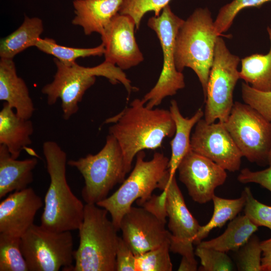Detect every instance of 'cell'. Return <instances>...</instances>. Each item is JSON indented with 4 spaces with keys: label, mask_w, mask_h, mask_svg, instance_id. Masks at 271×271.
I'll return each mask as SVG.
<instances>
[{
    "label": "cell",
    "mask_w": 271,
    "mask_h": 271,
    "mask_svg": "<svg viewBox=\"0 0 271 271\" xmlns=\"http://www.w3.org/2000/svg\"><path fill=\"white\" fill-rule=\"evenodd\" d=\"M171 0H123L118 13L130 16L139 30L141 21L146 14L153 12L159 16Z\"/></svg>",
    "instance_id": "f546056e"
},
{
    "label": "cell",
    "mask_w": 271,
    "mask_h": 271,
    "mask_svg": "<svg viewBox=\"0 0 271 271\" xmlns=\"http://www.w3.org/2000/svg\"><path fill=\"white\" fill-rule=\"evenodd\" d=\"M40 51L52 55L66 65H71L79 58L90 56H101L104 54L105 46L103 43L93 48H74L65 46L57 43L50 38H40L36 45Z\"/></svg>",
    "instance_id": "4316f807"
},
{
    "label": "cell",
    "mask_w": 271,
    "mask_h": 271,
    "mask_svg": "<svg viewBox=\"0 0 271 271\" xmlns=\"http://www.w3.org/2000/svg\"><path fill=\"white\" fill-rule=\"evenodd\" d=\"M67 165L76 168L83 176L85 185L81 196L87 204H96L107 198L117 184L124 181L127 174L121 149L109 133L104 146L97 154L70 160Z\"/></svg>",
    "instance_id": "52a82bcc"
},
{
    "label": "cell",
    "mask_w": 271,
    "mask_h": 271,
    "mask_svg": "<svg viewBox=\"0 0 271 271\" xmlns=\"http://www.w3.org/2000/svg\"><path fill=\"white\" fill-rule=\"evenodd\" d=\"M169 111L176 127L174 138L170 142L171 156L169 159V170L170 177H172L175 176L183 158L191 150V130L204 116V111L200 108L190 118L184 117L175 100L171 101Z\"/></svg>",
    "instance_id": "7402d4cb"
},
{
    "label": "cell",
    "mask_w": 271,
    "mask_h": 271,
    "mask_svg": "<svg viewBox=\"0 0 271 271\" xmlns=\"http://www.w3.org/2000/svg\"><path fill=\"white\" fill-rule=\"evenodd\" d=\"M105 122L112 124L109 133L116 139L121 149L127 173L139 152L161 147L164 139L174 136L176 129L169 110L149 108L138 98Z\"/></svg>",
    "instance_id": "6da1fadb"
},
{
    "label": "cell",
    "mask_w": 271,
    "mask_h": 271,
    "mask_svg": "<svg viewBox=\"0 0 271 271\" xmlns=\"http://www.w3.org/2000/svg\"><path fill=\"white\" fill-rule=\"evenodd\" d=\"M108 211L86 203L79 231V244L74 252L73 271H116L118 230Z\"/></svg>",
    "instance_id": "5b68a950"
},
{
    "label": "cell",
    "mask_w": 271,
    "mask_h": 271,
    "mask_svg": "<svg viewBox=\"0 0 271 271\" xmlns=\"http://www.w3.org/2000/svg\"><path fill=\"white\" fill-rule=\"evenodd\" d=\"M167 191L165 189L159 195L152 194L148 200L137 204L156 217L162 222L166 223L168 214L166 208Z\"/></svg>",
    "instance_id": "d590c367"
},
{
    "label": "cell",
    "mask_w": 271,
    "mask_h": 271,
    "mask_svg": "<svg viewBox=\"0 0 271 271\" xmlns=\"http://www.w3.org/2000/svg\"><path fill=\"white\" fill-rule=\"evenodd\" d=\"M13 109L5 102L0 111V145L18 159L22 151L32 144L34 127L30 119L21 117Z\"/></svg>",
    "instance_id": "44dd1931"
},
{
    "label": "cell",
    "mask_w": 271,
    "mask_h": 271,
    "mask_svg": "<svg viewBox=\"0 0 271 271\" xmlns=\"http://www.w3.org/2000/svg\"><path fill=\"white\" fill-rule=\"evenodd\" d=\"M270 2L271 0H233L221 8L214 21L216 33L220 36L226 32L231 26L235 17L243 9L258 7Z\"/></svg>",
    "instance_id": "4dcf8cb0"
},
{
    "label": "cell",
    "mask_w": 271,
    "mask_h": 271,
    "mask_svg": "<svg viewBox=\"0 0 271 271\" xmlns=\"http://www.w3.org/2000/svg\"><path fill=\"white\" fill-rule=\"evenodd\" d=\"M136 255L121 237L116 252V271H136Z\"/></svg>",
    "instance_id": "74e56055"
},
{
    "label": "cell",
    "mask_w": 271,
    "mask_h": 271,
    "mask_svg": "<svg viewBox=\"0 0 271 271\" xmlns=\"http://www.w3.org/2000/svg\"><path fill=\"white\" fill-rule=\"evenodd\" d=\"M165 224L143 207L131 206L122 218L119 230L123 240L137 255L170 239L171 233Z\"/></svg>",
    "instance_id": "2e32d148"
},
{
    "label": "cell",
    "mask_w": 271,
    "mask_h": 271,
    "mask_svg": "<svg viewBox=\"0 0 271 271\" xmlns=\"http://www.w3.org/2000/svg\"><path fill=\"white\" fill-rule=\"evenodd\" d=\"M212 200L214 204L212 216L206 224L201 226L194 244H199L214 228L221 227L226 222L236 217L244 208L245 197L243 192L239 198L234 199L222 198L214 195Z\"/></svg>",
    "instance_id": "484cf974"
},
{
    "label": "cell",
    "mask_w": 271,
    "mask_h": 271,
    "mask_svg": "<svg viewBox=\"0 0 271 271\" xmlns=\"http://www.w3.org/2000/svg\"><path fill=\"white\" fill-rule=\"evenodd\" d=\"M267 31L270 40L269 52L266 54H254L241 60L240 79L253 88L261 91L271 90V27Z\"/></svg>",
    "instance_id": "d4e9b609"
},
{
    "label": "cell",
    "mask_w": 271,
    "mask_h": 271,
    "mask_svg": "<svg viewBox=\"0 0 271 271\" xmlns=\"http://www.w3.org/2000/svg\"><path fill=\"white\" fill-rule=\"evenodd\" d=\"M164 189L167 191L170 251L181 255L183 260L196 263L193 244L201 225L187 208L175 176L170 177Z\"/></svg>",
    "instance_id": "7c38bea8"
},
{
    "label": "cell",
    "mask_w": 271,
    "mask_h": 271,
    "mask_svg": "<svg viewBox=\"0 0 271 271\" xmlns=\"http://www.w3.org/2000/svg\"><path fill=\"white\" fill-rule=\"evenodd\" d=\"M133 19L126 15L117 14L101 36L105 46L106 62L125 70L135 67L144 60L134 36Z\"/></svg>",
    "instance_id": "9a60e30c"
},
{
    "label": "cell",
    "mask_w": 271,
    "mask_h": 271,
    "mask_svg": "<svg viewBox=\"0 0 271 271\" xmlns=\"http://www.w3.org/2000/svg\"><path fill=\"white\" fill-rule=\"evenodd\" d=\"M136 157L135 166L120 187L111 196L96 204L110 214L118 231L122 218L133 203L136 201L138 204L148 200L156 189L162 190L170 176L169 159L163 153L155 152L149 161L145 160L146 154L143 151Z\"/></svg>",
    "instance_id": "8992f818"
},
{
    "label": "cell",
    "mask_w": 271,
    "mask_h": 271,
    "mask_svg": "<svg viewBox=\"0 0 271 271\" xmlns=\"http://www.w3.org/2000/svg\"><path fill=\"white\" fill-rule=\"evenodd\" d=\"M239 58L232 54L220 36L217 39L207 84L204 119L209 123L225 122L233 102V91L240 79Z\"/></svg>",
    "instance_id": "30bf717a"
},
{
    "label": "cell",
    "mask_w": 271,
    "mask_h": 271,
    "mask_svg": "<svg viewBox=\"0 0 271 271\" xmlns=\"http://www.w3.org/2000/svg\"><path fill=\"white\" fill-rule=\"evenodd\" d=\"M0 100L8 104L19 116L25 119H30L35 111L28 86L18 75L13 59L1 58Z\"/></svg>",
    "instance_id": "ac0fdd59"
},
{
    "label": "cell",
    "mask_w": 271,
    "mask_h": 271,
    "mask_svg": "<svg viewBox=\"0 0 271 271\" xmlns=\"http://www.w3.org/2000/svg\"><path fill=\"white\" fill-rule=\"evenodd\" d=\"M41 198L30 187L11 193L0 203V233L21 237L33 225Z\"/></svg>",
    "instance_id": "e0dca14e"
},
{
    "label": "cell",
    "mask_w": 271,
    "mask_h": 271,
    "mask_svg": "<svg viewBox=\"0 0 271 271\" xmlns=\"http://www.w3.org/2000/svg\"><path fill=\"white\" fill-rule=\"evenodd\" d=\"M219 36L209 9L199 8L184 21L175 38L176 68L181 72L186 67L194 71L201 84L204 98Z\"/></svg>",
    "instance_id": "277c9868"
},
{
    "label": "cell",
    "mask_w": 271,
    "mask_h": 271,
    "mask_svg": "<svg viewBox=\"0 0 271 271\" xmlns=\"http://www.w3.org/2000/svg\"><path fill=\"white\" fill-rule=\"evenodd\" d=\"M184 20L175 15L167 5L158 16L148 20V27L156 33L163 55V68L155 85L142 99L149 108L160 105L167 96H173L185 86L182 72L176 68L174 59L175 38Z\"/></svg>",
    "instance_id": "9c48e42d"
},
{
    "label": "cell",
    "mask_w": 271,
    "mask_h": 271,
    "mask_svg": "<svg viewBox=\"0 0 271 271\" xmlns=\"http://www.w3.org/2000/svg\"><path fill=\"white\" fill-rule=\"evenodd\" d=\"M224 124L243 157L259 165L268 164L270 121L249 105L236 101Z\"/></svg>",
    "instance_id": "8fae6325"
},
{
    "label": "cell",
    "mask_w": 271,
    "mask_h": 271,
    "mask_svg": "<svg viewBox=\"0 0 271 271\" xmlns=\"http://www.w3.org/2000/svg\"><path fill=\"white\" fill-rule=\"evenodd\" d=\"M241 96L244 103L271 122V90L259 91L243 82L241 85Z\"/></svg>",
    "instance_id": "e575fe53"
},
{
    "label": "cell",
    "mask_w": 271,
    "mask_h": 271,
    "mask_svg": "<svg viewBox=\"0 0 271 271\" xmlns=\"http://www.w3.org/2000/svg\"><path fill=\"white\" fill-rule=\"evenodd\" d=\"M21 247L29 271L73 270L70 231H53L34 224L21 236Z\"/></svg>",
    "instance_id": "ba28073f"
},
{
    "label": "cell",
    "mask_w": 271,
    "mask_h": 271,
    "mask_svg": "<svg viewBox=\"0 0 271 271\" xmlns=\"http://www.w3.org/2000/svg\"><path fill=\"white\" fill-rule=\"evenodd\" d=\"M245 215L231 220L225 231L220 236L207 241H202L197 245L224 252L237 251L258 229Z\"/></svg>",
    "instance_id": "cb8c5ba5"
},
{
    "label": "cell",
    "mask_w": 271,
    "mask_h": 271,
    "mask_svg": "<svg viewBox=\"0 0 271 271\" xmlns=\"http://www.w3.org/2000/svg\"><path fill=\"white\" fill-rule=\"evenodd\" d=\"M236 264L238 270L261 271V254L260 241L252 235L238 250Z\"/></svg>",
    "instance_id": "1f68e13d"
},
{
    "label": "cell",
    "mask_w": 271,
    "mask_h": 271,
    "mask_svg": "<svg viewBox=\"0 0 271 271\" xmlns=\"http://www.w3.org/2000/svg\"><path fill=\"white\" fill-rule=\"evenodd\" d=\"M44 31L42 19L25 16L21 26L0 41V57L13 59L20 53L35 46Z\"/></svg>",
    "instance_id": "603a6c76"
},
{
    "label": "cell",
    "mask_w": 271,
    "mask_h": 271,
    "mask_svg": "<svg viewBox=\"0 0 271 271\" xmlns=\"http://www.w3.org/2000/svg\"><path fill=\"white\" fill-rule=\"evenodd\" d=\"M170 239L159 247L136 255V271H172Z\"/></svg>",
    "instance_id": "f1b7e54d"
},
{
    "label": "cell",
    "mask_w": 271,
    "mask_h": 271,
    "mask_svg": "<svg viewBox=\"0 0 271 271\" xmlns=\"http://www.w3.org/2000/svg\"><path fill=\"white\" fill-rule=\"evenodd\" d=\"M0 271H29L21 237L0 233Z\"/></svg>",
    "instance_id": "83f0119b"
},
{
    "label": "cell",
    "mask_w": 271,
    "mask_h": 271,
    "mask_svg": "<svg viewBox=\"0 0 271 271\" xmlns=\"http://www.w3.org/2000/svg\"><path fill=\"white\" fill-rule=\"evenodd\" d=\"M56 72L53 81L44 85L41 92L47 96V103L52 105L58 99L61 101L63 117L68 120L77 112L78 104L85 92L96 81V76H103L112 84L121 83L127 91L132 86L122 70L115 65L104 61L99 65L84 67L76 62L66 65L54 58Z\"/></svg>",
    "instance_id": "3957f363"
},
{
    "label": "cell",
    "mask_w": 271,
    "mask_h": 271,
    "mask_svg": "<svg viewBox=\"0 0 271 271\" xmlns=\"http://www.w3.org/2000/svg\"><path fill=\"white\" fill-rule=\"evenodd\" d=\"M123 0H73V25L83 29L85 35L103 34L113 18L118 13Z\"/></svg>",
    "instance_id": "d6986e66"
},
{
    "label": "cell",
    "mask_w": 271,
    "mask_h": 271,
    "mask_svg": "<svg viewBox=\"0 0 271 271\" xmlns=\"http://www.w3.org/2000/svg\"><path fill=\"white\" fill-rule=\"evenodd\" d=\"M177 170L189 196L200 204L212 200L215 189L227 178L225 170L191 150L183 158Z\"/></svg>",
    "instance_id": "5bb4252c"
},
{
    "label": "cell",
    "mask_w": 271,
    "mask_h": 271,
    "mask_svg": "<svg viewBox=\"0 0 271 271\" xmlns=\"http://www.w3.org/2000/svg\"><path fill=\"white\" fill-rule=\"evenodd\" d=\"M190 148L225 170L234 172L240 169L243 156L223 122L200 119L191 135Z\"/></svg>",
    "instance_id": "4fadbf2b"
},
{
    "label": "cell",
    "mask_w": 271,
    "mask_h": 271,
    "mask_svg": "<svg viewBox=\"0 0 271 271\" xmlns=\"http://www.w3.org/2000/svg\"><path fill=\"white\" fill-rule=\"evenodd\" d=\"M195 254L200 259L202 271H230L233 270L234 265L231 258L226 252L199 245L195 251Z\"/></svg>",
    "instance_id": "d6a6232c"
},
{
    "label": "cell",
    "mask_w": 271,
    "mask_h": 271,
    "mask_svg": "<svg viewBox=\"0 0 271 271\" xmlns=\"http://www.w3.org/2000/svg\"><path fill=\"white\" fill-rule=\"evenodd\" d=\"M242 192L245 197L244 215L258 227L264 226L271 230V206L255 199L249 187H245Z\"/></svg>",
    "instance_id": "836d02e7"
},
{
    "label": "cell",
    "mask_w": 271,
    "mask_h": 271,
    "mask_svg": "<svg viewBox=\"0 0 271 271\" xmlns=\"http://www.w3.org/2000/svg\"><path fill=\"white\" fill-rule=\"evenodd\" d=\"M267 164L269 166H271V148L269 151V153L267 157Z\"/></svg>",
    "instance_id": "ab89813d"
},
{
    "label": "cell",
    "mask_w": 271,
    "mask_h": 271,
    "mask_svg": "<svg viewBox=\"0 0 271 271\" xmlns=\"http://www.w3.org/2000/svg\"><path fill=\"white\" fill-rule=\"evenodd\" d=\"M38 162L36 158L15 159L5 146L0 145V198L28 188L33 181V171Z\"/></svg>",
    "instance_id": "ffe728a7"
},
{
    "label": "cell",
    "mask_w": 271,
    "mask_h": 271,
    "mask_svg": "<svg viewBox=\"0 0 271 271\" xmlns=\"http://www.w3.org/2000/svg\"><path fill=\"white\" fill-rule=\"evenodd\" d=\"M262 250L261 271H271V237L260 241Z\"/></svg>",
    "instance_id": "f35d334b"
},
{
    "label": "cell",
    "mask_w": 271,
    "mask_h": 271,
    "mask_svg": "<svg viewBox=\"0 0 271 271\" xmlns=\"http://www.w3.org/2000/svg\"><path fill=\"white\" fill-rule=\"evenodd\" d=\"M42 149L50 182L44 198L40 225L56 232L78 230L83 221L85 205L67 183V154L52 141L44 142Z\"/></svg>",
    "instance_id": "7a4b0ae2"
},
{
    "label": "cell",
    "mask_w": 271,
    "mask_h": 271,
    "mask_svg": "<svg viewBox=\"0 0 271 271\" xmlns=\"http://www.w3.org/2000/svg\"><path fill=\"white\" fill-rule=\"evenodd\" d=\"M237 180L243 184H258L271 192V166L264 170L256 171L244 168L238 175Z\"/></svg>",
    "instance_id": "8d00e7d4"
}]
</instances>
